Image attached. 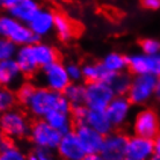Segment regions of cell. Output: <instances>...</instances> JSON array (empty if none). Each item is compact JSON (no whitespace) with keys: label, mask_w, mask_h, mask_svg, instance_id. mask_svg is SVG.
Listing matches in <instances>:
<instances>
[{"label":"cell","mask_w":160,"mask_h":160,"mask_svg":"<svg viewBox=\"0 0 160 160\" xmlns=\"http://www.w3.org/2000/svg\"><path fill=\"white\" fill-rule=\"evenodd\" d=\"M26 108L32 116L38 120L44 118L55 110L71 112L72 107L66 100L64 93L55 92L44 86H40L35 88L30 100L26 104Z\"/></svg>","instance_id":"1"},{"label":"cell","mask_w":160,"mask_h":160,"mask_svg":"<svg viewBox=\"0 0 160 160\" xmlns=\"http://www.w3.org/2000/svg\"><path fill=\"white\" fill-rule=\"evenodd\" d=\"M0 37L11 40L18 47L30 45L40 40L28 24L18 21L11 14H0Z\"/></svg>","instance_id":"2"},{"label":"cell","mask_w":160,"mask_h":160,"mask_svg":"<svg viewBox=\"0 0 160 160\" xmlns=\"http://www.w3.org/2000/svg\"><path fill=\"white\" fill-rule=\"evenodd\" d=\"M32 124L28 116L20 109H12L0 116V130L7 139L16 140L29 136Z\"/></svg>","instance_id":"3"},{"label":"cell","mask_w":160,"mask_h":160,"mask_svg":"<svg viewBox=\"0 0 160 160\" xmlns=\"http://www.w3.org/2000/svg\"><path fill=\"white\" fill-rule=\"evenodd\" d=\"M62 133L53 129L44 120L38 118L30 127L29 138L36 148H47L55 151L62 139Z\"/></svg>","instance_id":"4"},{"label":"cell","mask_w":160,"mask_h":160,"mask_svg":"<svg viewBox=\"0 0 160 160\" xmlns=\"http://www.w3.org/2000/svg\"><path fill=\"white\" fill-rule=\"evenodd\" d=\"M115 98V93L108 82L94 81L85 85L84 104L88 109L106 110L110 101Z\"/></svg>","instance_id":"5"},{"label":"cell","mask_w":160,"mask_h":160,"mask_svg":"<svg viewBox=\"0 0 160 160\" xmlns=\"http://www.w3.org/2000/svg\"><path fill=\"white\" fill-rule=\"evenodd\" d=\"M158 77L152 74L135 76L131 79V85L127 96L132 104L144 106L154 96Z\"/></svg>","instance_id":"6"},{"label":"cell","mask_w":160,"mask_h":160,"mask_svg":"<svg viewBox=\"0 0 160 160\" xmlns=\"http://www.w3.org/2000/svg\"><path fill=\"white\" fill-rule=\"evenodd\" d=\"M40 81L42 82V86L59 93H64L68 85L71 84L66 65L59 60L41 68Z\"/></svg>","instance_id":"7"},{"label":"cell","mask_w":160,"mask_h":160,"mask_svg":"<svg viewBox=\"0 0 160 160\" xmlns=\"http://www.w3.org/2000/svg\"><path fill=\"white\" fill-rule=\"evenodd\" d=\"M133 135L154 139L160 133V118L153 109L143 108L136 112L132 121Z\"/></svg>","instance_id":"8"},{"label":"cell","mask_w":160,"mask_h":160,"mask_svg":"<svg viewBox=\"0 0 160 160\" xmlns=\"http://www.w3.org/2000/svg\"><path fill=\"white\" fill-rule=\"evenodd\" d=\"M129 137L123 132L112 131L104 136L103 144L100 154L104 160H124L127 159V145Z\"/></svg>","instance_id":"9"},{"label":"cell","mask_w":160,"mask_h":160,"mask_svg":"<svg viewBox=\"0 0 160 160\" xmlns=\"http://www.w3.org/2000/svg\"><path fill=\"white\" fill-rule=\"evenodd\" d=\"M129 70L135 76L140 74H152L160 77V53L146 55L144 52L132 53L128 56Z\"/></svg>","instance_id":"10"},{"label":"cell","mask_w":160,"mask_h":160,"mask_svg":"<svg viewBox=\"0 0 160 160\" xmlns=\"http://www.w3.org/2000/svg\"><path fill=\"white\" fill-rule=\"evenodd\" d=\"M106 112L112 122L114 129L125 125L132 112V103L127 95H115L110 101Z\"/></svg>","instance_id":"11"},{"label":"cell","mask_w":160,"mask_h":160,"mask_svg":"<svg viewBox=\"0 0 160 160\" xmlns=\"http://www.w3.org/2000/svg\"><path fill=\"white\" fill-rule=\"evenodd\" d=\"M56 151L62 160H84L87 156L74 130H71L62 136Z\"/></svg>","instance_id":"12"},{"label":"cell","mask_w":160,"mask_h":160,"mask_svg":"<svg viewBox=\"0 0 160 160\" xmlns=\"http://www.w3.org/2000/svg\"><path fill=\"white\" fill-rule=\"evenodd\" d=\"M154 156L153 139L144 137H129L127 145V159L128 160H151Z\"/></svg>","instance_id":"13"},{"label":"cell","mask_w":160,"mask_h":160,"mask_svg":"<svg viewBox=\"0 0 160 160\" xmlns=\"http://www.w3.org/2000/svg\"><path fill=\"white\" fill-rule=\"evenodd\" d=\"M74 132L82 144V148L87 154L100 152L102 144H103L104 136L100 132H98L87 124H77L74 128Z\"/></svg>","instance_id":"14"},{"label":"cell","mask_w":160,"mask_h":160,"mask_svg":"<svg viewBox=\"0 0 160 160\" xmlns=\"http://www.w3.org/2000/svg\"><path fill=\"white\" fill-rule=\"evenodd\" d=\"M55 18L56 13L47 8H41L28 26L38 38H42L55 32Z\"/></svg>","instance_id":"15"},{"label":"cell","mask_w":160,"mask_h":160,"mask_svg":"<svg viewBox=\"0 0 160 160\" xmlns=\"http://www.w3.org/2000/svg\"><path fill=\"white\" fill-rule=\"evenodd\" d=\"M41 9L37 0H18L8 9V14L15 18L18 21L28 24Z\"/></svg>","instance_id":"16"},{"label":"cell","mask_w":160,"mask_h":160,"mask_svg":"<svg viewBox=\"0 0 160 160\" xmlns=\"http://www.w3.org/2000/svg\"><path fill=\"white\" fill-rule=\"evenodd\" d=\"M23 77L20 66L18 65L15 58L7 60H0V86L12 87L18 85Z\"/></svg>","instance_id":"17"},{"label":"cell","mask_w":160,"mask_h":160,"mask_svg":"<svg viewBox=\"0 0 160 160\" xmlns=\"http://www.w3.org/2000/svg\"><path fill=\"white\" fill-rule=\"evenodd\" d=\"M32 50L40 70L58 60L57 49L51 44L47 43V42L37 41L35 43H32Z\"/></svg>","instance_id":"18"},{"label":"cell","mask_w":160,"mask_h":160,"mask_svg":"<svg viewBox=\"0 0 160 160\" xmlns=\"http://www.w3.org/2000/svg\"><path fill=\"white\" fill-rule=\"evenodd\" d=\"M15 60L18 65L20 66L21 72L23 73V76H34L40 70L36 59L34 57V53H32V44L30 45L19 47L18 52H16Z\"/></svg>","instance_id":"19"},{"label":"cell","mask_w":160,"mask_h":160,"mask_svg":"<svg viewBox=\"0 0 160 160\" xmlns=\"http://www.w3.org/2000/svg\"><path fill=\"white\" fill-rule=\"evenodd\" d=\"M84 124L89 125L91 128H93L98 132L102 133L103 136H106V135L110 133L112 131H114V127H112V124L110 122V120H109L106 110H93V109H88Z\"/></svg>","instance_id":"20"},{"label":"cell","mask_w":160,"mask_h":160,"mask_svg":"<svg viewBox=\"0 0 160 160\" xmlns=\"http://www.w3.org/2000/svg\"><path fill=\"white\" fill-rule=\"evenodd\" d=\"M82 76L87 82L103 81L109 84L114 74L107 71L101 62H88L82 65Z\"/></svg>","instance_id":"21"},{"label":"cell","mask_w":160,"mask_h":160,"mask_svg":"<svg viewBox=\"0 0 160 160\" xmlns=\"http://www.w3.org/2000/svg\"><path fill=\"white\" fill-rule=\"evenodd\" d=\"M53 129L59 131L62 135L73 130V118L71 112H64V110H55L48 114L44 117Z\"/></svg>","instance_id":"22"},{"label":"cell","mask_w":160,"mask_h":160,"mask_svg":"<svg viewBox=\"0 0 160 160\" xmlns=\"http://www.w3.org/2000/svg\"><path fill=\"white\" fill-rule=\"evenodd\" d=\"M101 64L112 74H118V73L125 72V70L129 68L128 56H124L121 52L112 51L102 58Z\"/></svg>","instance_id":"23"},{"label":"cell","mask_w":160,"mask_h":160,"mask_svg":"<svg viewBox=\"0 0 160 160\" xmlns=\"http://www.w3.org/2000/svg\"><path fill=\"white\" fill-rule=\"evenodd\" d=\"M55 32L60 41L68 42L74 36V26L72 21L64 14H56L55 18Z\"/></svg>","instance_id":"24"},{"label":"cell","mask_w":160,"mask_h":160,"mask_svg":"<svg viewBox=\"0 0 160 160\" xmlns=\"http://www.w3.org/2000/svg\"><path fill=\"white\" fill-rule=\"evenodd\" d=\"M64 95L71 107L84 104L85 101V85L80 82H71L64 91Z\"/></svg>","instance_id":"25"},{"label":"cell","mask_w":160,"mask_h":160,"mask_svg":"<svg viewBox=\"0 0 160 160\" xmlns=\"http://www.w3.org/2000/svg\"><path fill=\"white\" fill-rule=\"evenodd\" d=\"M27 154L20 146L5 140L0 146V160H27Z\"/></svg>","instance_id":"26"},{"label":"cell","mask_w":160,"mask_h":160,"mask_svg":"<svg viewBox=\"0 0 160 160\" xmlns=\"http://www.w3.org/2000/svg\"><path fill=\"white\" fill-rule=\"evenodd\" d=\"M131 77L125 72L114 74L112 80L109 81V85L112 86L115 95H127L131 85Z\"/></svg>","instance_id":"27"},{"label":"cell","mask_w":160,"mask_h":160,"mask_svg":"<svg viewBox=\"0 0 160 160\" xmlns=\"http://www.w3.org/2000/svg\"><path fill=\"white\" fill-rule=\"evenodd\" d=\"M18 103L16 93L11 87L0 86V114L15 108Z\"/></svg>","instance_id":"28"},{"label":"cell","mask_w":160,"mask_h":160,"mask_svg":"<svg viewBox=\"0 0 160 160\" xmlns=\"http://www.w3.org/2000/svg\"><path fill=\"white\" fill-rule=\"evenodd\" d=\"M19 47L14 42L7 38L0 37V60H7L15 58Z\"/></svg>","instance_id":"29"},{"label":"cell","mask_w":160,"mask_h":160,"mask_svg":"<svg viewBox=\"0 0 160 160\" xmlns=\"http://www.w3.org/2000/svg\"><path fill=\"white\" fill-rule=\"evenodd\" d=\"M35 88H36V86H34V85L30 84V82L21 84L20 87L18 88V91H16L18 101L26 107V104L28 103V101L30 100V98H32V93L35 91Z\"/></svg>","instance_id":"30"},{"label":"cell","mask_w":160,"mask_h":160,"mask_svg":"<svg viewBox=\"0 0 160 160\" xmlns=\"http://www.w3.org/2000/svg\"><path fill=\"white\" fill-rule=\"evenodd\" d=\"M140 49L146 55H158L160 53V41L156 38H144L140 42Z\"/></svg>","instance_id":"31"},{"label":"cell","mask_w":160,"mask_h":160,"mask_svg":"<svg viewBox=\"0 0 160 160\" xmlns=\"http://www.w3.org/2000/svg\"><path fill=\"white\" fill-rule=\"evenodd\" d=\"M66 70H68V74L70 77L71 82H80L81 80L84 79L82 76V65L71 62L66 64Z\"/></svg>","instance_id":"32"},{"label":"cell","mask_w":160,"mask_h":160,"mask_svg":"<svg viewBox=\"0 0 160 160\" xmlns=\"http://www.w3.org/2000/svg\"><path fill=\"white\" fill-rule=\"evenodd\" d=\"M87 112H88V108L85 104H80V106L72 107V109H71V115H72L73 121L77 124L84 123L86 115H87Z\"/></svg>","instance_id":"33"},{"label":"cell","mask_w":160,"mask_h":160,"mask_svg":"<svg viewBox=\"0 0 160 160\" xmlns=\"http://www.w3.org/2000/svg\"><path fill=\"white\" fill-rule=\"evenodd\" d=\"M34 153L37 156L38 160H56V156L53 154V151L47 150V148H35Z\"/></svg>","instance_id":"34"},{"label":"cell","mask_w":160,"mask_h":160,"mask_svg":"<svg viewBox=\"0 0 160 160\" xmlns=\"http://www.w3.org/2000/svg\"><path fill=\"white\" fill-rule=\"evenodd\" d=\"M142 6L148 11H158L160 9V0H142Z\"/></svg>","instance_id":"35"},{"label":"cell","mask_w":160,"mask_h":160,"mask_svg":"<svg viewBox=\"0 0 160 160\" xmlns=\"http://www.w3.org/2000/svg\"><path fill=\"white\" fill-rule=\"evenodd\" d=\"M18 0H0V7L5 8V9H9L13 5L15 4Z\"/></svg>","instance_id":"36"},{"label":"cell","mask_w":160,"mask_h":160,"mask_svg":"<svg viewBox=\"0 0 160 160\" xmlns=\"http://www.w3.org/2000/svg\"><path fill=\"white\" fill-rule=\"evenodd\" d=\"M153 146H154V154H160V133L153 139Z\"/></svg>","instance_id":"37"},{"label":"cell","mask_w":160,"mask_h":160,"mask_svg":"<svg viewBox=\"0 0 160 160\" xmlns=\"http://www.w3.org/2000/svg\"><path fill=\"white\" fill-rule=\"evenodd\" d=\"M84 160H104V159L100 153H92V154H87V156L85 157Z\"/></svg>","instance_id":"38"},{"label":"cell","mask_w":160,"mask_h":160,"mask_svg":"<svg viewBox=\"0 0 160 160\" xmlns=\"http://www.w3.org/2000/svg\"><path fill=\"white\" fill-rule=\"evenodd\" d=\"M154 96L157 98V100L160 101V77H158L156 85V89H154Z\"/></svg>","instance_id":"39"},{"label":"cell","mask_w":160,"mask_h":160,"mask_svg":"<svg viewBox=\"0 0 160 160\" xmlns=\"http://www.w3.org/2000/svg\"><path fill=\"white\" fill-rule=\"evenodd\" d=\"M27 160H38V158H37V156L35 154V153L32 152L30 154H28V157H27Z\"/></svg>","instance_id":"40"},{"label":"cell","mask_w":160,"mask_h":160,"mask_svg":"<svg viewBox=\"0 0 160 160\" xmlns=\"http://www.w3.org/2000/svg\"><path fill=\"white\" fill-rule=\"evenodd\" d=\"M5 140H6V137L4 136V133H2V131L0 130V146H1V145L4 144Z\"/></svg>","instance_id":"41"},{"label":"cell","mask_w":160,"mask_h":160,"mask_svg":"<svg viewBox=\"0 0 160 160\" xmlns=\"http://www.w3.org/2000/svg\"><path fill=\"white\" fill-rule=\"evenodd\" d=\"M151 160H160V154H154V156L151 158Z\"/></svg>","instance_id":"42"},{"label":"cell","mask_w":160,"mask_h":160,"mask_svg":"<svg viewBox=\"0 0 160 160\" xmlns=\"http://www.w3.org/2000/svg\"><path fill=\"white\" fill-rule=\"evenodd\" d=\"M124 160H128V159H124Z\"/></svg>","instance_id":"43"},{"label":"cell","mask_w":160,"mask_h":160,"mask_svg":"<svg viewBox=\"0 0 160 160\" xmlns=\"http://www.w3.org/2000/svg\"><path fill=\"white\" fill-rule=\"evenodd\" d=\"M0 116H1V114H0Z\"/></svg>","instance_id":"44"}]
</instances>
